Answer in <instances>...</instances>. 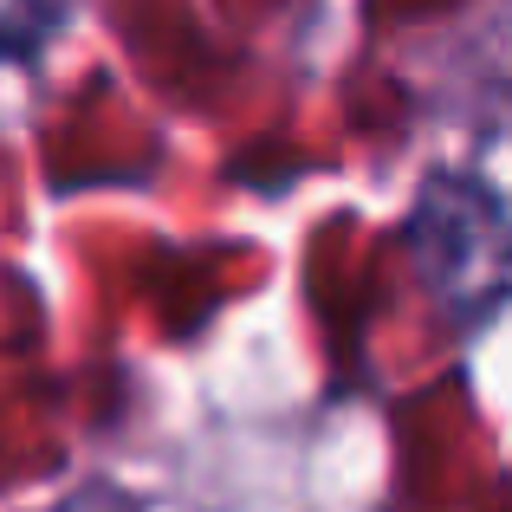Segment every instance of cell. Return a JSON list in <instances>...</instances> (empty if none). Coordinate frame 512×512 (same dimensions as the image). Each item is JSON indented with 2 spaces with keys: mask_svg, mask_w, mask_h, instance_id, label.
I'll return each mask as SVG.
<instances>
[]
</instances>
